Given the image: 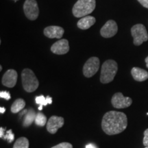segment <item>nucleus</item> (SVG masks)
Masks as SVG:
<instances>
[{
    "instance_id": "31",
    "label": "nucleus",
    "mask_w": 148,
    "mask_h": 148,
    "mask_svg": "<svg viewBox=\"0 0 148 148\" xmlns=\"http://www.w3.org/2000/svg\"><path fill=\"white\" fill-rule=\"evenodd\" d=\"M42 109V106H41V105H40L39 107H38V110H41Z\"/></svg>"
},
{
    "instance_id": "13",
    "label": "nucleus",
    "mask_w": 148,
    "mask_h": 148,
    "mask_svg": "<svg viewBox=\"0 0 148 148\" xmlns=\"http://www.w3.org/2000/svg\"><path fill=\"white\" fill-rule=\"evenodd\" d=\"M44 34L49 38H60L64 34V29L60 26H48L44 29Z\"/></svg>"
},
{
    "instance_id": "7",
    "label": "nucleus",
    "mask_w": 148,
    "mask_h": 148,
    "mask_svg": "<svg viewBox=\"0 0 148 148\" xmlns=\"http://www.w3.org/2000/svg\"><path fill=\"white\" fill-rule=\"evenodd\" d=\"M99 59L97 57H91L86 61L83 66V74L85 77H90L97 73L99 68Z\"/></svg>"
},
{
    "instance_id": "8",
    "label": "nucleus",
    "mask_w": 148,
    "mask_h": 148,
    "mask_svg": "<svg viewBox=\"0 0 148 148\" xmlns=\"http://www.w3.org/2000/svg\"><path fill=\"white\" fill-rule=\"evenodd\" d=\"M111 102L115 108H125L132 104V100L130 97L123 96L121 92H116L112 96Z\"/></svg>"
},
{
    "instance_id": "15",
    "label": "nucleus",
    "mask_w": 148,
    "mask_h": 148,
    "mask_svg": "<svg viewBox=\"0 0 148 148\" xmlns=\"http://www.w3.org/2000/svg\"><path fill=\"white\" fill-rule=\"evenodd\" d=\"M95 18L92 16H85L82 17L77 22V27L79 29H87L90 28L95 23Z\"/></svg>"
},
{
    "instance_id": "21",
    "label": "nucleus",
    "mask_w": 148,
    "mask_h": 148,
    "mask_svg": "<svg viewBox=\"0 0 148 148\" xmlns=\"http://www.w3.org/2000/svg\"><path fill=\"white\" fill-rule=\"evenodd\" d=\"M35 101H36V103L41 105V106H47V104H48L47 101L46 100V97H44L43 95L37 96L35 98Z\"/></svg>"
},
{
    "instance_id": "11",
    "label": "nucleus",
    "mask_w": 148,
    "mask_h": 148,
    "mask_svg": "<svg viewBox=\"0 0 148 148\" xmlns=\"http://www.w3.org/2000/svg\"><path fill=\"white\" fill-rule=\"evenodd\" d=\"M18 74L15 70L9 69L4 73L2 77V84L8 88H12L17 82Z\"/></svg>"
},
{
    "instance_id": "24",
    "label": "nucleus",
    "mask_w": 148,
    "mask_h": 148,
    "mask_svg": "<svg viewBox=\"0 0 148 148\" xmlns=\"http://www.w3.org/2000/svg\"><path fill=\"white\" fill-rule=\"evenodd\" d=\"M143 145L145 147H148V129H146L144 132L143 138Z\"/></svg>"
},
{
    "instance_id": "29",
    "label": "nucleus",
    "mask_w": 148,
    "mask_h": 148,
    "mask_svg": "<svg viewBox=\"0 0 148 148\" xmlns=\"http://www.w3.org/2000/svg\"><path fill=\"white\" fill-rule=\"evenodd\" d=\"M5 111V108H3V107H1V108H0V112H1V113H3Z\"/></svg>"
},
{
    "instance_id": "25",
    "label": "nucleus",
    "mask_w": 148,
    "mask_h": 148,
    "mask_svg": "<svg viewBox=\"0 0 148 148\" xmlns=\"http://www.w3.org/2000/svg\"><path fill=\"white\" fill-rule=\"evenodd\" d=\"M138 1L140 4L145 7L146 8H148V0H138Z\"/></svg>"
},
{
    "instance_id": "3",
    "label": "nucleus",
    "mask_w": 148,
    "mask_h": 148,
    "mask_svg": "<svg viewBox=\"0 0 148 148\" xmlns=\"http://www.w3.org/2000/svg\"><path fill=\"white\" fill-rule=\"evenodd\" d=\"M95 8V0H77L72 11L75 17H84L92 13Z\"/></svg>"
},
{
    "instance_id": "4",
    "label": "nucleus",
    "mask_w": 148,
    "mask_h": 148,
    "mask_svg": "<svg viewBox=\"0 0 148 148\" xmlns=\"http://www.w3.org/2000/svg\"><path fill=\"white\" fill-rule=\"evenodd\" d=\"M21 79L23 87L26 92H34L38 88L39 82L34 72L31 69H23L21 73Z\"/></svg>"
},
{
    "instance_id": "27",
    "label": "nucleus",
    "mask_w": 148,
    "mask_h": 148,
    "mask_svg": "<svg viewBox=\"0 0 148 148\" xmlns=\"http://www.w3.org/2000/svg\"><path fill=\"white\" fill-rule=\"evenodd\" d=\"M46 100H47L48 104H51V103H52V98H51L50 96H47Z\"/></svg>"
},
{
    "instance_id": "32",
    "label": "nucleus",
    "mask_w": 148,
    "mask_h": 148,
    "mask_svg": "<svg viewBox=\"0 0 148 148\" xmlns=\"http://www.w3.org/2000/svg\"><path fill=\"white\" fill-rule=\"evenodd\" d=\"M0 70H1V71L2 70V66H0Z\"/></svg>"
},
{
    "instance_id": "12",
    "label": "nucleus",
    "mask_w": 148,
    "mask_h": 148,
    "mask_svg": "<svg viewBox=\"0 0 148 148\" xmlns=\"http://www.w3.org/2000/svg\"><path fill=\"white\" fill-rule=\"evenodd\" d=\"M51 51L55 54H65L69 51V42L66 39L59 40L51 46Z\"/></svg>"
},
{
    "instance_id": "1",
    "label": "nucleus",
    "mask_w": 148,
    "mask_h": 148,
    "mask_svg": "<svg viewBox=\"0 0 148 148\" xmlns=\"http://www.w3.org/2000/svg\"><path fill=\"white\" fill-rule=\"evenodd\" d=\"M127 126V116L118 111H109L103 116L101 127L103 132L108 135L119 134Z\"/></svg>"
},
{
    "instance_id": "33",
    "label": "nucleus",
    "mask_w": 148,
    "mask_h": 148,
    "mask_svg": "<svg viewBox=\"0 0 148 148\" xmlns=\"http://www.w3.org/2000/svg\"><path fill=\"white\" fill-rule=\"evenodd\" d=\"M145 148H148V147H145Z\"/></svg>"
},
{
    "instance_id": "2",
    "label": "nucleus",
    "mask_w": 148,
    "mask_h": 148,
    "mask_svg": "<svg viewBox=\"0 0 148 148\" xmlns=\"http://www.w3.org/2000/svg\"><path fill=\"white\" fill-rule=\"evenodd\" d=\"M118 71L117 63L113 60L105 61L101 66L100 82L103 84H108L113 80Z\"/></svg>"
},
{
    "instance_id": "18",
    "label": "nucleus",
    "mask_w": 148,
    "mask_h": 148,
    "mask_svg": "<svg viewBox=\"0 0 148 148\" xmlns=\"http://www.w3.org/2000/svg\"><path fill=\"white\" fill-rule=\"evenodd\" d=\"M13 148H29V140L25 137H20L16 140Z\"/></svg>"
},
{
    "instance_id": "6",
    "label": "nucleus",
    "mask_w": 148,
    "mask_h": 148,
    "mask_svg": "<svg viewBox=\"0 0 148 148\" xmlns=\"http://www.w3.org/2000/svg\"><path fill=\"white\" fill-rule=\"evenodd\" d=\"M23 10L26 17L29 20H36L39 14V9L36 0H26L23 5Z\"/></svg>"
},
{
    "instance_id": "22",
    "label": "nucleus",
    "mask_w": 148,
    "mask_h": 148,
    "mask_svg": "<svg viewBox=\"0 0 148 148\" xmlns=\"http://www.w3.org/2000/svg\"><path fill=\"white\" fill-rule=\"evenodd\" d=\"M51 148H73V145L71 143H67V142H63V143H60L58 145L53 146Z\"/></svg>"
},
{
    "instance_id": "16",
    "label": "nucleus",
    "mask_w": 148,
    "mask_h": 148,
    "mask_svg": "<svg viewBox=\"0 0 148 148\" xmlns=\"http://www.w3.org/2000/svg\"><path fill=\"white\" fill-rule=\"evenodd\" d=\"M36 112L33 108H29L27 110V113L24 116L23 125L24 127H28L35 121L36 119Z\"/></svg>"
},
{
    "instance_id": "5",
    "label": "nucleus",
    "mask_w": 148,
    "mask_h": 148,
    "mask_svg": "<svg viewBox=\"0 0 148 148\" xmlns=\"http://www.w3.org/2000/svg\"><path fill=\"white\" fill-rule=\"evenodd\" d=\"M131 34L134 38L135 45H140L148 40V34L143 24H136L131 29Z\"/></svg>"
},
{
    "instance_id": "23",
    "label": "nucleus",
    "mask_w": 148,
    "mask_h": 148,
    "mask_svg": "<svg viewBox=\"0 0 148 148\" xmlns=\"http://www.w3.org/2000/svg\"><path fill=\"white\" fill-rule=\"evenodd\" d=\"M0 97L3 98V99H6V100H9L10 99V92L8 91H1L0 92Z\"/></svg>"
},
{
    "instance_id": "20",
    "label": "nucleus",
    "mask_w": 148,
    "mask_h": 148,
    "mask_svg": "<svg viewBox=\"0 0 148 148\" xmlns=\"http://www.w3.org/2000/svg\"><path fill=\"white\" fill-rule=\"evenodd\" d=\"M3 138L4 140H7L8 143H12L14 139V134L12 133V130H9L6 131V134L3 136Z\"/></svg>"
},
{
    "instance_id": "28",
    "label": "nucleus",
    "mask_w": 148,
    "mask_h": 148,
    "mask_svg": "<svg viewBox=\"0 0 148 148\" xmlns=\"http://www.w3.org/2000/svg\"><path fill=\"white\" fill-rule=\"evenodd\" d=\"M85 148H97V147H96V146L95 145H93V144L89 143V144H88V145H86Z\"/></svg>"
},
{
    "instance_id": "26",
    "label": "nucleus",
    "mask_w": 148,
    "mask_h": 148,
    "mask_svg": "<svg viewBox=\"0 0 148 148\" xmlns=\"http://www.w3.org/2000/svg\"><path fill=\"white\" fill-rule=\"evenodd\" d=\"M5 128H3L2 127H0V138L3 137V133H4Z\"/></svg>"
},
{
    "instance_id": "19",
    "label": "nucleus",
    "mask_w": 148,
    "mask_h": 148,
    "mask_svg": "<svg viewBox=\"0 0 148 148\" xmlns=\"http://www.w3.org/2000/svg\"><path fill=\"white\" fill-rule=\"evenodd\" d=\"M34 122L36 123V125H38V126L42 127L47 123V117L42 112H38L36 114V119H35Z\"/></svg>"
},
{
    "instance_id": "34",
    "label": "nucleus",
    "mask_w": 148,
    "mask_h": 148,
    "mask_svg": "<svg viewBox=\"0 0 148 148\" xmlns=\"http://www.w3.org/2000/svg\"><path fill=\"white\" fill-rule=\"evenodd\" d=\"M14 1H17V0H14Z\"/></svg>"
},
{
    "instance_id": "10",
    "label": "nucleus",
    "mask_w": 148,
    "mask_h": 148,
    "mask_svg": "<svg viewBox=\"0 0 148 148\" xmlns=\"http://www.w3.org/2000/svg\"><path fill=\"white\" fill-rule=\"evenodd\" d=\"M118 27L116 23L113 20H109L101 27L100 34L104 38H111L116 34Z\"/></svg>"
},
{
    "instance_id": "17",
    "label": "nucleus",
    "mask_w": 148,
    "mask_h": 148,
    "mask_svg": "<svg viewBox=\"0 0 148 148\" xmlns=\"http://www.w3.org/2000/svg\"><path fill=\"white\" fill-rule=\"evenodd\" d=\"M25 101L23 100L21 98H19V99H16L15 101H14V103H12V106H11V112L12 113H17V112H19L20 111L25 108Z\"/></svg>"
},
{
    "instance_id": "9",
    "label": "nucleus",
    "mask_w": 148,
    "mask_h": 148,
    "mask_svg": "<svg viewBox=\"0 0 148 148\" xmlns=\"http://www.w3.org/2000/svg\"><path fill=\"white\" fill-rule=\"evenodd\" d=\"M64 118L62 116L53 115L49 118L47 123V130L51 134H55L59 128L63 126Z\"/></svg>"
},
{
    "instance_id": "14",
    "label": "nucleus",
    "mask_w": 148,
    "mask_h": 148,
    "mask_svg": "<svg viewBox=\"0 0 148 148\" xmlns=\"http://www.w3.org/2000/svg\"><path fill=\"white\" fill-rule=\"evenodd\" d=\"M133 78L138 82H143L148 79V72L138 67H134L131 70Z\"/></svg>"
},
{
    "instance_id": "30",
    "label": "nucleus",
    "mask_w": 148,
    "mask_h": 148,
    "mask_svg": "<svg viewBox=\"0 0 148 148\" xmlns=\"http://www.w3.org/2000/svg\"><path fill=\"white\" fill-rule=\"evenodd\" d=\"M145 62H146V66H147V67L148 68V56L145 58Z\"/></svg>"
}]
</instances>
